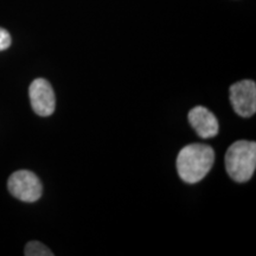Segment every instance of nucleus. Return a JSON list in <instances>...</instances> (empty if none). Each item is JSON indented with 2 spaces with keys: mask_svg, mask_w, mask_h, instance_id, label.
I'll return each mask as SVG.
<instances>
[{
  "mask_svg": "<svg viewBox=\"0 0 256 256\" xmlns=\"http://www.w3.org/2000/svg\"><path fill=\"white\" fill-rule=\"evenodd\" d=\"M215 162L212 147L204 144H191L183 147L177 158V171L185 183L196 184L206 178Z\"/></svg>",
  "mask_w": 256,
  "mask_h": 256,
  "instance_id": "f257e3e1",
  "label": "nucleus"
},
{
  "mask_svg": "<svg viewBox=\"0 0 256 256\" xmlns=\"http://www.w3.org/2000/svg\"><path fill=\"white\" fill-rule=\"evenodd\" d=\"M256 168V144L238 140L229 147L226 154V170L238 183H246L252 177Z\"/></svg>",
  "mask_w": 256,
  "mask_h": 256,
  "instance_id": "f03ea898",
  "label": "nucleus"
},
{
  "mask_svg": "<svg viewBox=\"0 0 256 256\" xmlns=\"http://www.w3.org/2000/svg\"><path fill=\"white\" fill-rule=\"evenodd\" d=\"M8 188L12 196L25 203L37 202L43 192L40 178L28 170L16 171L10 176Z\"/></svg>",
  "mask_w": 256,
  "mask_h": 256,
  "instance_id": "7ed1b4c3",
  "label": "nucleus"
},
{
  "mask_svg": "<svg viewBox=\"0 0 256 256\" xmlns=\"http://www.w3.org/2000/svg\"><path fill=\"white\" fill-rule=\"evenodd\" d=\"M230 102L240 116H252L256 112V83L252 80L234 83L230 87Z\"/></svg>",
  "mask_w": 256,
  "mask_h": 256,
  "instance_id": "20e7f679",
  "label": "nucleus"
},
{
  "mask_svg": "<svg viewBox=\"0 0 256 256\" xmlns=\"http://www.w3.org/2000/svg\"><path fill=\"white\" fill-rule=\"evenodd\" d=\"M31 107L40 116L46 118L54 114L56 107V98L50 82L44 78H36L28 88Z\"/></svg>",
  "mask_w": 256,
  "mask_h": 256,
  "instance_id": "39448f33",
  "label": "nucleus"
},
{
  "mask_svg": "<svg viewBox=\"0 0 256 256\" xmlns=\"http://www.w3.org/2000/svg\"><path fill=\"white\" fill-rule=\"evenodd\" d=\"M188 121L196 133L203 139H209L218 134L220 124L216 116L206 107L197 106L188 113Z\"/></svg>",
  "mask_w": 256,
  "mask_h": 256,
  "instance_id": "423d86ee",
  "label": "nucleus"
},
{
  "mask_svg": "<svg viewBox=\"0 0 256 256\" xmlns=\"http://www.w3.org/2000/svg\"><path fill=\"white\" fill-rule=\"evenodd\" d=\"M24 254L26 256H52L54 252L38 241L28 242L25 247Z\"/></svg>",
  "mask_w": 256,
  "mask_h": 256,
  "instance_id": "0eeeda50",
  "label": "nucleus"
},
{
  "mask_svg": "<svg viewBox=\"0 0 256 256\" xmlns=\"http://www.w3.org/2000/svg\"><path fill=\"white\" fill-rule=\"evenodd\" d=\"M12 43V40H11V36H10V34L8 31L5 30V28H0V51H4L10 48Z\"/></svg>",
  "mask_w": 256,
  "mask_h": 256,
  "instance_id": "6e6552de",
  "label": "nucleus"
}]
</instances>
